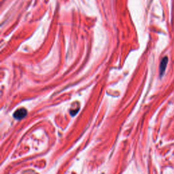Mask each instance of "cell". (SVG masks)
<instances>
[{
  "instance_id": "cell-1",
  "label": "cell",
  "mask_w": 174,
  "mask_h": 174,
  "mask_svg": "<svg viewBox=\"0 0 174 174\" xmlns=\"http://www.w3.org/2000/svg\"><path fill=\"white\" fill-rule=\"evenodd\" d=\"M27 111L25 110V108H19V110L15 111L14 113V118L17 120H20L23 118H25L27 116Z\"/></svg>"
},
{
  "instance_id": "cell-2",
  "label": "cell",
  "mask_w": 174,
  "mask_h": 174,
  "mask_svg": "<svg viewBox=\"0 0 174 174\" xmlns=\"http://www.w3.org/2000/svg\"><path fill=\"white\" fill-rule=\"evenodd\" d=\"M168 63V57L167 56H164L162 59L161 62H160V76H163V75L164 74L165 71L166 67H167V65Z\"/></svg>"
}]
</instances>
